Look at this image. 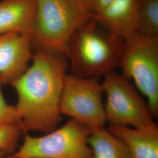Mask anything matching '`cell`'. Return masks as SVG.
<instances>
[{
    "label": "cell",
    "mask_w": 158,
    "mask_h": 158,
    "mask_svg": "<svg viewBox=\"0 0 158 158\" xmlns=\"http://www.w3.org/2000/svg\"><path fill=\"white\" fill-rule=\"evenodd\" d=\"M69 69L66 57L35 51L28 68L11 83L17 92L15 107L23 134L30 131L47 134L56 129L62 119L60 102Z\"/></svg>",
    "instance_id": "cell-1"
},
{
    "label": "cell",
    "mask_w": 158,
    "mask_h": 158,
    "mask_svg": "<svg viewBox=\"0 0 158 158\" xmlns=\"http://www.w3.org/2000/svg\"><path fill=\"white\" fill-rule=\"evenodd\" d=\"M124 43L93 17L81 24L69 40L67 57L71 74L99 78L115 71L119 67Z\"/></svg>",
    "instance_id": "cell-2"
},
{
    "label": "cell",
    "mask_w": 158,
    "mask_h": 158,
    "mask_svg": "<svg viewBox=\"0 0 158 158\" xmlns=\"http://www.w3.org/2000/svg\"><path fill=\"white\" fill-rule=\"evenodd\" d=\"M35 4L31 31L33 50L48 51L67 57L72 35L81 24L94 17V14L82 0H35Z\"/></svg>",
    "instance_id": "cell-3"
},
{
    "label": "cell",
    "mask_w": 158,
    "mask_h": 158,
    "mask_svg": "<svg viewBox=\"0 0 158 158\" xmlns=\"http://www.w3.org/2000/svg\"><path fill=\"white\" fill-rule=\"evenodd\" d=\"M91 132L90 128L71 118L45 135L24 134L22 145L6 158H92L87 142Z\"/></svg>",
    "instance_id": "cell-4"
},
{
    "label": "cell",
    "mask_w": 158,
    "mask_h": 158,
    "mask_svg": "<svg viewBox=\"0 0 158 158\" xmlns=\"http://www.w3.org/2000/svg\"><path fill=\"white\" fill-rule=\"evenodd\" d=\"M119 67L147 98L154 118L158 115V37L136 33L124 40Z\"/></svg>",
    "instance_id": "cell-5"
},
{
    "label": "cell",
    "mask_w": 158,
    "mask_h": 158,
    "mask_svg": "<svg viewBox=\"0 0 158 158\" xmlns=\"http://www.w3.org/2000/svg\"><path fill=\"white\" fill-rule=\"evenodd\" d=\"M102 85L107 97L104 111L110 125L136 128L153 121L148 102L123 74L115 71L107 74Z\"/></svg>",
    "instance_id": "cell-6"
},
{
    "label": "cell",
    "mask_w": 158,
    "mask_h": 158,
    "mask_svg": "<svg viewBox=\"0 0 158 158\" xmlns=\"http://www.w3.org/2000/svg\"><path fill=\"white\" fill-rule=\"evenodd\" d=\"M102 93L98 77H80L67 74L60 102V113L91 130L104 127L106 119Z\"/></svg>",
    "instance_id": "cell-7"
},
{
    "label": "cell",
    "mask_w": 158,
    "mask_h": 158,
    "mask_svg": "<svg viewBox=\"0 0 158 158\" xmlns=\"http://www.w3.org/2000/svg\"><path fill=\"white\" fill-rule=\"evenodd\" d=\"M34 51L31 32L12 31L0 35V79L11 85L27 70Z\"/></svg>",
    "instance_id": "cell-8"
},
{
    "label": "cell",
    "mask_w": 158,
    "mask_h": 158,
    "mask_svg": "<svg viewBox=\"0 0 158 158\" xmlns=\"http://www.w3.org/2000/svg\"><path fill=\"white\" fill-rule=\"evenodd\" d=\"M140 0H112L94 18L103 28L127 40L138 33Z\"/></svg>",
    "instance_id": "cell-9"
},
{
    "label": "cell",
    "mask_w": 158,
    "mask_h": 158,
    "mask_svg": "<svg viewBox=\"0 0 158 158\" xmlns=\"http://www.w3.org/2000/svg\"><path fill=\"white\" fill-rule=\"evenodd\" d=\"M108 130L124 142L131 158H158V127L153 121L136 128L110 125Z\"/></svg>",
    "instance_id": "cell-10"
},
{
    "label": "cell",
    "mask_w": 158,
    "mask_h": 158,
    "mask_svg": "<svg viewBox=\"0 0 158 158\" xmlns=\"http://www.w3.org/2000/svg\"><path fill=\"white\" fill-rule=\"evenodd\" d=\"M35 10V0H1L0 35L12 31L31 32Z\"/></svg>",
    "instance_id": "cell-11"
},
{
    "label": "cell",
    "mask_w": 158,
    "mask_h": 158,
    "mask_svg": "<svg viewBox=\"0 0 158 158\" xmlns=\"http://www.w3.org/2000/svg\"><path fill=\"white\" fill-rule=\"evenodd\" d=\"M88 143L92 158H131L124 142L102 127L91 130Z\"/></svg>",
    "instance_id": "cell-12"
},
{
    "label": "cell",
    "mask_w": 158,
    "mask_h": 158,
    "mask_svg": "<svg viewBox=\"0 0 158 158\" xmlns=\"http://www.w3.org/2000/svg\"><path fill=\"white\" fill-rule=\"evenodd\" d=\"M138 33L158 37V0H140Z\"/></svg>",
    "instance_id": "cell-13"
},
{
    "label": "cell",
    "mask_w": 158,
    "mask_h": 158,
    "mask_svg": "<svg viewBox=\"0 0 158 158\" xmlns=\"http://www.w3.org/2000/svg\"><path fill=\"white\" fill-rule=\"evenodd\" d=\"M23 133L19 123L0 125V152L6 157L14 152Z\"/></svg>",
    "instance_id": "cell-14"
},
{
    "label": "cell",
    "mask_w": 158,
    "mask_h": 158,
    "mask_svg": "<svg viewBox=\"0 0 158 158\" xmlns=\"http://www.w3.org/2000/svg\"><path fill=\"white\" fill-rule=\"evenodd\" d=\"M0 79V125L19 123V119L15 106L10 105L4 97Z\"/></svg>",
    "instance_id": "cell-15"
},
{
    "label": "cell",
    "mask_w": 158,
    "mask_h": 158,
    "mask_svg": "<svg viewBox=\"0 0 158 158\" xmlns=\"http://www.w3.org/2000/svg\"><path fill=\"white\" fill-rule=\"evenodd\" d=\"M94 14L100 11L112 0H82Z\"/></svg>",
    "instance_id": "cell-16"
},
{
    "label": "cell",
    "mask_w": 158,
    "mask_h": 158,
    "mask_svg": "<svg viewBox=\"0 0 158 158\" xmlns=\"http://www.w3.org/2000/svg\"><path fill=\"white\" fill-rule=\"evenodd\" d=\"M6 157V154L4 153L0 152V158H4Z\"/></svg>",
    "instance_id": "cell-17"
},
{
    "label": "cell",
    "mask_w": 158,
    "mask_h": 158,
    "mask_svg": "<svg viewBox=\"0 0 158 158\" xmlns=\"http://www.w3.org/2000/svg\"></svg>",
    "instance_id": "cell-18"
}]
</instances>
